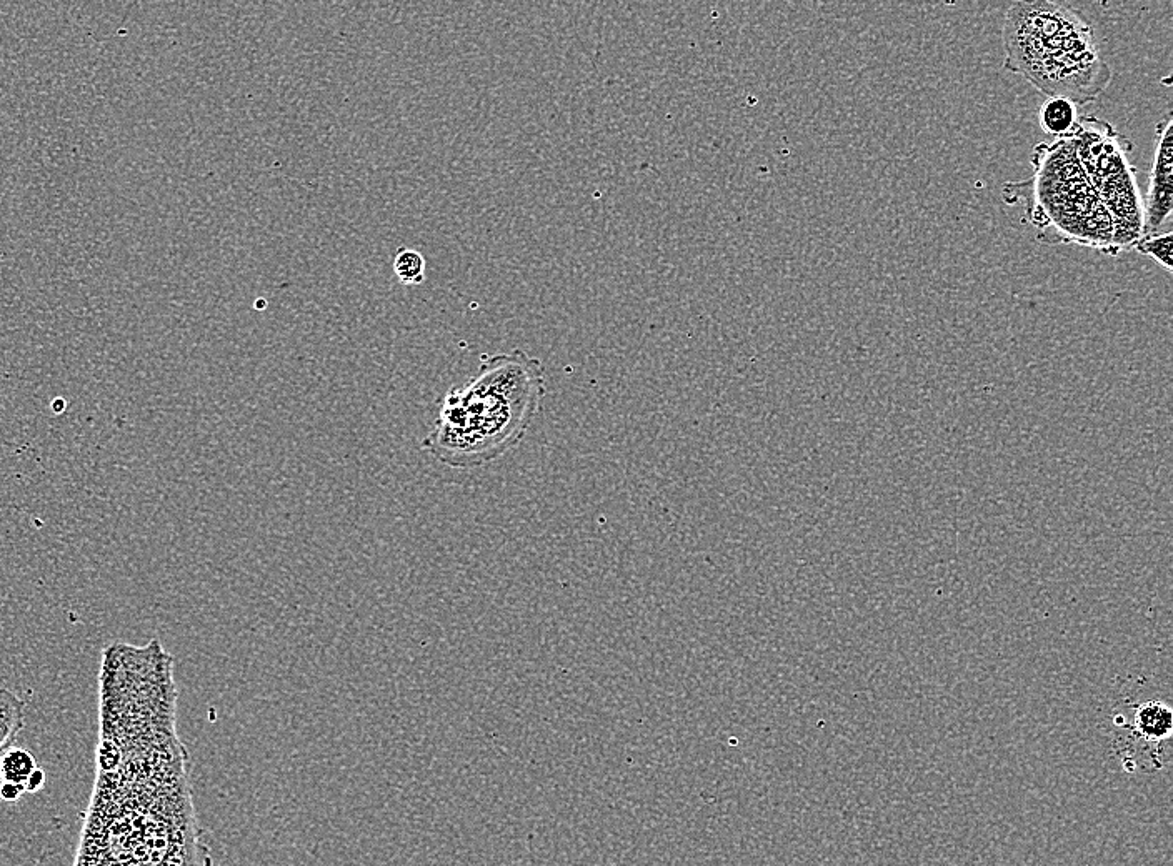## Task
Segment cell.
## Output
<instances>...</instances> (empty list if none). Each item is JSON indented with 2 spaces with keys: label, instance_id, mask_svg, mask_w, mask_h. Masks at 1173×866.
Here are the masks:
<instances>
[{
  "label": "cell",
  "instance_id": "obj_1",
  "mask_svg": "<svg viewBox=\"0 0 1173 866\" xmlns=\"http://www.w3.org/2000/svg\"><path fill=\"white\" fill-rule=\"evenodd\" d=\"M177 737L100 735L74 866H189L192 805Z\"/></svg>",
  "mask_w": 1173,
  "mask_h": 866
},
{
  "label": "cell",
  "instance_id": "obj_2",
  "mask_svg": "<svg viewBox=\"0 0 1173 866\" xmlns=\"http://www.w3.org/2000/svg\"><path fill=\"white\" fill-rule=\"evenodd\" d=\"M545 397L544 365L515 349L484 355L467 384L440 400L422 448L450 468H479L514 450L537 419Z\"/></svg>",
  "mask_w": 1173,
  "mask_h": 866
},
{
  "label": "cell",
  "instance_id": "obj_3",
  "mask_svg": "<svg viewBox=\"0 0 1173 866\" xmlns=\"http://www.w3.org/2000/svg\"><path fill=\"white\" fill-rule=\"evenodd\" d=\"M1035 175L1007 184L1025 200L1029 220L1047 244H1079L1115 254L1114 225L1075 155L1072 140L1035 147Z\"/></svg>",
  "mask_w": 1173,
  "mask_h": 866
},
{
  "label": "cell",
  "instance_id": "obj_4",
  "mask_svg": "<svg viewBox=\"0 0 1173 866\" xmlns=\"http://www.w3.org/2000/svg\"><path fill=\"white\" fill-rule=\"evenodd\" d=\"M1092 29L1089 22L1070 5L1055 2H1017L1005 17V67L1024 74L1040 57L1069 44Z\"/></svg>",
  "mask_w": 1173,
  "mask_h": 866
},
{
  "label": "cell",
  "instance_id": "obj_5",
  "mask_svg": "<svg viewBox=\"0 0 1173 866\" xmlns=\"http://www.w3.org/2000/svg\"><path fill=\"white\" fill-rule=\"evenodd\" d=\"M1069 139L1097 194L1137 177V170L1129 159L1134 144L1109 122L1090 115L1080 117Z\"/></svg>",
  "mask_w": 1173,
  "mask_h": 866
},
{
  "label": "cell",
  "instance_id": "obj_6",
  "mask_svg": "<svg viewBox=\"0 0 1173 866\" xmlns=\"http://www.w3.org/2000/svg\"><path fill=\"white\" fill-rule=\"evenodd\" d=\"M1173 207V115L1157 125L1154 165L1144 200V235L1157 234L1170 219Z\"/></svg>",
  "mask_w": 1173,
  "mask_h": 866
},
{
  "label": "cell",
  "instance_id": "obj_7",
  "mask_svg": "<svg viewBox=\"0 0 1173 866\" xmlns=\"http://www.w3.org/2000/svg\"><path fill=\"white\" fill-rule=\"evenodd\" d=\"M1173 713L1167 703L1154 702L1140 703L1135 708L1134 728L1140 737L1149 742L1162 743L1172 735Z\"/></svg>",
  "mask_w": 1173,
  "mask_h": 866
},
{
  "label": "cell",
  "instance_id": "obj_8",
  "mask_svg": "<svg viewBox=\"0 0 1173 866\" xmlns=\"http://www.w3.org/2000/svg\"><path fill=\"white\" fill-rule=\"evenodd\" d=\"M1079 119V107L1062 97H1049L1040 105V127L1044 129L1045 134L1052 135L1057 140L1067 139L1074 132Z\"/></svg>",
  "mask_w": 1173,
  "mask_h": 866
},
{
  "label": "cell",
  "instance_id": "obj_9",
  "mask_svg": "<svg viewBox=\"0 0 1173 866\" xmlns=\"http://www.w3.org/2000/svg\"><path fill=\"white\" fill-rule=\"evenodd\" d=\"M24 727V700L9 688H0V755L12 748Z\"/></svg>",
  "mask_w": 1173,
  "mask_h": 866
},
{
  "label": "cell",
  "instance_id": "obj_10",
  "mask_svg": "<svg viewBox=\"0 0 1173 866\" xmlns=\"http://www.w3.org/2000/svg\"><path fill=\"white\" fill-rule=\"evenodd\" d=\"M37 768L32 753L24 748H9L0 757V782L14 783L25 788Z\"/></svg>",
  "mask_w": 1173,
  "mask_h": 866
},
{
  "label": "cell",
  "instance_id": "obj_11",
  "mask_svg": "<svg viewBox=\"0 0 1173 866\" xmlns=\"http://www.w3.org/2000/svg\"><path fill=\"white\" fill-rule=\"evenodd\" d=\"M424 255L419 250L400 247L394 257V274L402 285H420L425 279Z\"/></svg>",
  "mask_w": 1173,
  "mask_h": 866
},
{
  "label": "cell",
  "instance_id": "obj_12",
  "mask_svg": "<svg viewBox=\"0 0 1173 866\" xmlns=\"http://www.w3.org/2000/svg\"><path fill=\"white\" fill-rule=\"evenodd\" d=\"M1172 232H1165V234H1147L1142 235L1132 249L1137 250L1139 254L1147 255L1150 259H1154L1160 267H1164L1167 272L1172 274Z\"/></svg>",
  "mask_w": 1173,
  "mask_h": 866
},
{
  "label": "cell",
  "instance_id": "obj_13",
  "mask_svg": "<svg viewBox=\"0 0 1173 866\" xmlns=\"http://www.w3.org/2000/svg\"><path fill=\"white\" fill-rule=\"evenodd\" d=\"M25 793V788L14 785V783L0 782V798L4 802H17Z\"/></svg>",
  "mask_w": 1173,
  "mask_h": 866
},
{
  "label": "cell",
  "instance_id": "obj_14",
  "mask_svg": "<svg viewBox=\"0 0 1173 866\" xmlns=\"http://www.w3.org/2000/svg\"><path fill=\"white\" fill-rule=\"evenodd\" d=\"M44 785H45L44 770H40V768H37V770H35V772H34V775H32V777L29 778V782H27V785H25V793L39 792V790H42V788H44Z\"/></svg>",
  "mask_w": 1173,
  "mask_h": 866
}]
</instances>
